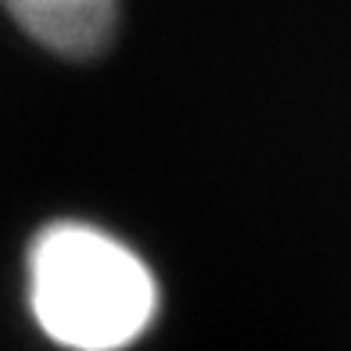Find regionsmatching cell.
<instances>
[{"label":"cell","instance_id":"1","mask_svg":"<svg viewBox=\"0 0 351 351\" xmlns=\"http://www.w3.org/2000/svg\"><path fill=\"white\" fill-rule=\"evenodd\" d=\"M29 312L65 351H125L158 319V280L140 254L90 222H51L25 258Z\"/></svg>","mask_w":351,"mask_h":351},{"label":"cell","instance_id":"2","mask_svg":"<svg viewBox=\"0 0 351 351\" xmlns=\"http://www.w3.org/2000/svg\"><path fill=\"white\" fill-rule=\"evenodd\" d=\"M29 40L61 58L104 54L119 33L122 0H0Z\"/></svg>","mask_w":351,"mask_h":351}]
</instances>
